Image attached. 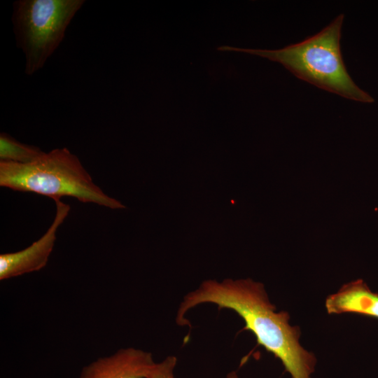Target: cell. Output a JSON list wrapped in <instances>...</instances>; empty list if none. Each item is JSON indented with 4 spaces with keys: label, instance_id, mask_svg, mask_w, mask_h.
<instances>
[{
    "label": "cell",
    "instance_id": "cell-1",
    "mask_svg": "<svg viewBox=\"0 0 378 378\" xmlns=\"http://www.w3.org/2000/svg\"><path fill=\"white\" fill-rule=\"evenodd\" d=\"M204 303L237 313L244 321L243 330L251 331L258 345L279 359L292 378H312L316 365L314 354L300 345L299 329L289 324L287 312H276L262 284L249 279L205 281L183 298L176 323L190 327L185 314Z\"/></svg>",
    "mask_w": 378,
    "mask_h": 378
},
{
    "label": "cell",
    "instance_id": "cell-2",
    "mask_svg": "<svg viewBox=\"0 0 378 378\" xmlns=\"http://www.w3.org/2000/svg\"><path fill=\"white\" fill-rule=\"evenodd\" d=\"M344 15L304 41L278 50L223 46L218 50L258 55L281 64L298 78L344 98L363 103L374 99L360 89L349 74L343 61L340 38Z\"/></svg>",
    "mask_w": 378,
    "mask_h": 378
},
{
    "label": "cell",
    "instance_id": "cell-3",
    "mask_svg": "<svg viewBox=\"0 0 378 378\" xmlns=\"http://www.w3.org/2000/svg\"><path fill=\"white\" fill-rule=\"evenodd\" d=\"M0 186L45 195L54 201L69 196L112 209L125 208L94 183L78 157L66 148L44 153L27 163L0 160Z\"/></svg>",
    "mask_w": 378,
    "mask_h": 378
},
{
    "label": "cell",
    "instance_id": "cell-4",
    "mask_svg": "<svg viewBox=\"0 0 378 378\" xmlns=\"http://www.w3.org/2000/svg\"><path fill=\"white\" fill-rule=\"evenodd\" d=\"M84 0H18L12 22L16 45L25 58L24 73L32 76L43 67L59 47L66 30Z\"/></svg>",
    "mask_w": 378,
    "mask_h": 378
},
{
    "label": "cell",
    "instance_id": "cell-5",
    "mask_svg": "<svg viewBox=\"0 0 378 378\" xmlns=\"http://www.w3.org/2000/svg\"><path fill=\"white\" fill-rule=\"evenodd\" d=\"M56 214L45 234L26 248L0 255V280H5L43 268L53 249L56 232L70 211V206L55 201Z\"/></svg>",
    "mask_w": 378,
    "mask_h": 378
},
{
    "label": "cell",
    "instance_id": "cell-6",
    "mask_svg": "<svg viewBox=\"0 0 378 378\" xmlns=\"http://www.w3.org/2000/svg\"><path fill=\"white\" fill-rule=\"evenodd\" d=\"M156 363L151 353L129 347L85 366L78 378H148Z\"/></svg>",
    "mask_w": 378,
    "mask_h": 378
},
{
    "label": "cell",
    "instance_id": "cell-7",
    "mask_svg": "<svg viewBox=\"0 0 378 378\" xmlns=\"http://www.w3.org/2000/svg\"><path fill=\"white\" fill-rule=\"evenodd\" d=\"M328 314H356L378 319V293L362 280L344 284L326 300Z\"/></svg>",
    "mask_w": 378,
    "mask_h": 378
},
{
    "label": "cell",
    "instance_id": "cell-8",
    "mask_svg": "<svg viewBox=\"0 0 378 378\" xmlns=\"http://www.w3.org/2000/svg\"><path fill=\"white\" fill-rule=\"evenodd\" d=\"M44 153L38 147L21 143L8 134H0V160L27 163Z\"/></svg>",
    "mask_w": 378,
    "mask_h": 378
},
{
    "label": "cell",
    "instance_id": "cell-9",
    "mask_svg": "<svg viewBox=\"0 0 378 378\" xmlns=\"http://www.w3.org/2000/svg\"><path fill=\"white\" fill-rule=\"evenodd\" d=\"M177 363L175 356H168L157 363L148 378H174V371Z\"/></svg>",
    "mask_w": 378,
    "mask_h": 378
}]
</instances>
